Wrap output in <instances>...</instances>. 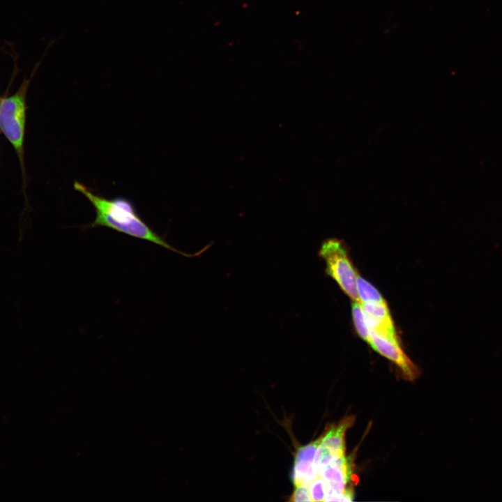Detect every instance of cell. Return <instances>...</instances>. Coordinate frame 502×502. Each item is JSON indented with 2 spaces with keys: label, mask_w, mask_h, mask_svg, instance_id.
Returning a JSON list of instances; mask_svg holds the SVG:
<instances>
[{
  "label": "cell",
  "mask_w": 502,
  "mask_h": 502,
  "mask_svg": "<svg viewBox=\"0 0 502 502\" xmlns=\"http://www.w3.org/2000/svg\"><path fill=\"white\" fill-rule=\"evenodd\" d=\"M74 189L82 194L95 209L93 222L82 227L84 229L107 227L133 238L146 241L186 257L200 256L211 245L195 254L185 253L170 245L158 234L138 213L133 202L125 197L106 198L79 181H75Z\"/></svg>",
  "instance_id": "6da1fadb"
},
{
  "label": "cell",
  "mask_w": 502,
  "mask_h": 502,
  "mask_svg": "<svg viewBox=\"0 0 502 502\" xmlns=\"http://www.w3.org/2000/svg\"><path fill=\"white\" fill-rule=\"evenodd\" d=\"M30 83L24 79L18 90L0 100V131L14 148L25 181L24 136L26 119V94Z\"/></svg>",
  "instance_id": "7a4b0ae2"
},
{
  "label": "cell",
  "mask_w": 502,
  "mask_h": 502,
  "mask_svg": "<svg viewBox=\"0 0 502 502\" xmlns=\"http://www.w3.org/2000/svg\"><path fill=\"white\" fill-rule=\"evenodd\" d=\"M318 254L326 264V273L350 298L360 302L357 291L358 274L344 243L337 238L326 239L321 244Z\"/></svg>",
  "instance_id": "3957f363"
},
{
  "label": "cell",
  "mask_w": 502,
  "mask_h": 502,
  "mask_svg": "<svg viewBox=\"0 0 502 502\" xmlns=\"http://www.w3.org/2000/svg\"><path fill=\"white\" fill-rule=\"evenodd\" d=\"M369 344L376 351L395 363L406 379L413 380L418 376L417 367L402 351L400 342L370 330Z\"/></svg>",
  "instance_id": "277c9868"
},
{
  "label": "cell",
  "mask_w": 502,
  "mask_h": 502,
  "mask_svg": "<svg viewBox=\"0 0 502 502\" xmlns=\"http://www.w3.org/2000/svg\"><path fill=\"white\" fill-rule=\"evenodd\" d=\"M352 474L351 462L345 455H335L330 462L319 469V475L328 485L344 491Z\"/></svg>",
  "instance_id": "5b68a950"
},
{
  "label": "cell",
  "mask_w": 502,
  "mask_h": 502,
  "mask_svg": "<svg viewBox=\"0 0 502 502\" xmlns=\"http://www.w3.org/2000/svg\"><path fill=\"white\" fill-rule=\"evenodd\" d=\"M353 423V418H347L338 425L329 429L321 436V444L335 455H342L345 451V433Z\"/></svg>",
  "instance_id": "8992f818"
},
{
  "label": "cell",
  "mask_w": 502,
  "mask_h": 502,
  "mask_svg": "<svg viewBox=\"0 0 502 502\" xmlns=\"http://www.w3.org/2000/svg\"><path fill=\"white\" fill-rule=\"evenodd\" d=\"M319 476V471L312 462H294L292 481L295 486L307 487Z\"/></svg>",
  "instance_id": "52a82bcc"
},
{
  "label": "cell",
  "mask_w": 502,
  "mask_h": 502,
  "mask_svg": "<svg viewBox=\"0 0 502 502\" xmlns=\"http://www.w3.org/2000/svg\"><path fill=\"white\" fill-rule=\"evenodd\" d=\"M357 291L360 303L386 302L378 289L359 275L357 278Z\"/></svg>",
  "instance_id": "ba28073f"
},
{
  "label": "cell",
  "mask_w": 502,
  "mask_h": 502,
  "mask_svg": "<svg viewBox=\"0 0 502 502\" xmlns=\"http://www.w3.org/2000/svg\"><path fill=\"white\" fill-rule=\"evenodd\" d=\"M351 314L354 328L358 335L369 343L370 330L365 323L360 302L353 301L351 304Z\"/></svg>",
  "instance_id": "9c48e42d"
},
{
  "label": "cell",
  "mask_w": 502,
  "mask_h": 502,
  "mask_svg": "<svg viewBox=\"0 0 502 502\" xmlns=\"http://www.w3.org/2000/svg\"><path fill=\"white\" fill-rule=\"evenodd\" d=\"M321 443V437L310 443L296 448L294 462H313L316 451Z\"/></svg>",
  "instance_id": "30bf717a"
},
{
  "label": "cell",
  "mask_w": 502,
  "mask_h": 502,
  "mask_svg": "<svg viewBox=\"0 0 502 502\" xmlns=\"http://www.w3.org/2000/svg\"><path fill=\"white\" fill-rule=\"evenodd\" d=\"M326 482L321 478H316L310 484L309 492L312 501H324L326 495Z\"/></svg>",
  "instance_id": "8fae6325"
},
{
  "label": "cell",
  "mask_w": 502,
  "mask_h": 502,
  "mask_svg": "<svg viewBox=\"0 0 502 502\" xmlns=\"http://www.w3.org/2000/svg\"><path fill=\"white\" fill-rule=\"evenodd\" d=\"M333 457L334 455L331 453V452L326 447L320 443L316 451L313 464L319 471V469L328 464Z\"/></svg>",
  "instance_id": "7c38bea8"
},
{
  "label": "cell",
  "mask_w": 502,
  "mask_h": 502,
  "mask_svg": "<svg viewBox=\"0 0 502 502\" xmlns=\"http://www.w3.org/2000/svg\"><path fill=\"white\" fill-rule=\"evenodd\" d=\"M289 501L294 502L312 501L309 489L305 486H295Z\"/></svg>",
  "instance_id": "4fadbf2b"
},
{
  "label": "cell",
  "mask_w": 502,
  "mask_h": 502,
  "mask_svg": "<svg viewBox=\"0 0 502 502\" xmlns=\"http://www.w3.org/2000/svg\"><path fill=\"white\" fill-rule=\"evenodd\" d=\"M1 98L0 97V100H1Z\"/></svg>",
  "instance_id": "5bb4252c"
}]
</instances>
